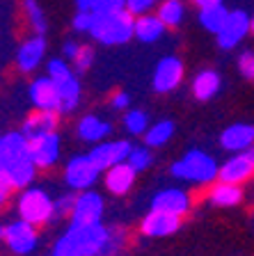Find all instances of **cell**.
I'll return each instance as SVG.
<instances>
[{"label": "cell", "instance_id": "21", "mask_svg": "<svg viewBox=\"0 0 254 256\" xmlns=\"http://www.w3.org/2000/svg\"><path fill=\"white\" fill-rule=\"evenodd\" d=\"M167 26L158 18V14H142L135 16V39L142 44H154L165 34Z\"/></svg>", "mask_w": 254, "mask_h": 256}, {"label": "cell", "instance_id": "30", "mask_svg": "<svg viewBox=\"0 0 254 256\" xmlns=\"http://www.w3.org/2000/svg\"><path fill=\"white\" fill-rule=\"evenodd\" d=\"M23 12H26L28 26L32 28V32L35 34H44L48 23H46V14H44L42 5H39L37 0H23Z\"/></svg>", "mask_w": 254, "mask_h": 256}, {"label": "cell", "instance_id": "18", "mask_svg": "<svg viewBox=\"0 0 254 256\" xmlns=\"http://www.w3.org/2000/svg\"><path fill=\"white\" fill-rule=\"evenodd\" d=\"M58 122H60V112L37 110L23 122L21 133L26 135L28 140L39 138V135H46V133H55V130H58Z\"/></svg>", "mask_w": 254, "mask_h": 256}, {"label": "cell", "instance_id": "29", "mask_svg": "<svg viewBox=\"0 0 254 256\" xmlns=\"http://www.w3.org/2000/svg\"><path fill=\"white\" fill-rule=\"evenodd\" d=\"M158 18L165 23L167 28H179L181 21H183L185 16V7L181 0H163L158 5Z\"/></svg>", "mask_w": 254, "mask_h": 256}, {"label": "cell", "instance_id": "44", "mask_svg": "<svg viewBox=\"0 0 254 256\" xmlns=\"http://www.w3.org/2000/svg\"><path fill=\"white\" fill-rule=\"evenodd\" d=\"M78 12H94V0H76Z\"/></svg>", "mask_w": 254, "mask_h": 256}, {"label": "cell", "instance_id": "31", "mask_svg": "<svg viewBox=\"0 0 254 256\" xmlns=\"http://www.w3.org/2000/svg\"><path fill=\"white\" fill-rule=\"evenodd\" d=\"M124 128L131 135H144L149 128V117L144 110H128L124 114Z\"/></svg>", "mask_w": 254, "mask_h": 256}, {"label": "cell", "instance_id": "43", "mask_svg": "<svg viewBox=\"0 0 254 256\" xmlns=\"http://www.w3.org/2000/svg\"><path fill=\"white\" fill-rule=\"evenodd\" d=\"M78 50H80V46L76 42H67L62 46V58L67 60V62H74L76 55H78Z\"/></svg>", "mask_w": 254, "mask_h": 256}, {"label": "cell", "instance_id": "40", "mask_svg": "<svg viewBox=\"0 0 254 256\" xmlns=\"http://www.w3.org/2000/svg\"><path fill=\"white\" fill-rule=\"evenodd\" d=\"M92 23H94V12H78V14L74 16L71 26H74L76 32H90Z\"/></svg>", "mask_w": 254, "mask_h": 256}, {"label": "cell", "instance_id": "48", "mask_svg": "<svg viewBox=\"0 0 254 256\" xmlns=\"http://www.w3.org/2000/svg\"><path fill=\"white\" fill-rule=\"evenodd\" d=\"M3 238H5V224L0 222V240H3Z\"/></svg>", "mask_w": 254, "mask_h": 256}, {"label": "cell", "instance_id": "4", "mask_svg": "<svg viewBox=\"0 0 254 256\" xmlns=\"http://www.w3.org/2000/svg\"><path fill=\"white\" fill-rule=\"evenodd\" d=\"M3 242L14 256H30L39 245V234L37 226L26 220H14V222L5 224V238Z\"/></svg>", "mask_w": 254, "mask_h": 256}, {"label": "cell", "instance_id": "13", "mask_svg": "<svg viewBox=\"0 0 254 256\" xmlns=\"http://www.w3.org/2000/svg\"><path fill=\"white\" fill-rule=\"evenodd\" d=\"M30 160L39 170H48L60 160V135L46 133L30 140Z\"/></svg>", "mask_w": 254, "mask_h": 256}, {"label": "cell", "instance_id": "37", "mask_svg": "<svg viewBox=\"0 0 254 256\" xmlns=\"http://www.w3.org/2000/svg\"><path fill=\"white\" fill-rule=\"evenodd\" d=\"M76 206V197L74 194H60L55 199V218H71Z\"/></svg>", "mask_w": 254, "mask_h": 256}, {"label": "cell", "instance_id": "38", "mask_svg": "<svg viewBox=\"0 0 254 256\" xmlns=\"http://www.w3.org/2000/svg\"><path fill=\"white\" fill-rule=\"evenodd\" d=\"M238 71L245 80L254 82V53L252 50H245L238 55Z\"/></svg>", "mask_w": 254, "mask_h": 256}, {"label": "cell", "instance_id": "8", "mask_svg": "<svg viewBox=\"0 0 254 256\" xmlns=\"http://www.w3.org/2000/svg\"><path fill=\"white\" fill-rule=\"evenodd\" d=\"M254 176V144L249 149L233 154L229 160H224L217 172V181L233 183V186H243Z\"/></svg>", "mask_w": 254, "mask_h": 256}, {"label": "cell", "instance_id": "14", "mask_svg": "<svg viewBox=\"0 0 254 256\" xmlns=\"http://www.w3.org/2000/svg\"><path fill=\"white\" fill-rule=\"evenodd\" d=\"M28 96H30V103L37 110L60 112V92L58 85L53 82V78H48V76L35 78L30 82V87H28Z\"/></svg>", "mask_w": 254, "mask_h": 256}, {"label": "cell", "instance_id": "50", "mask_svg": "<svg viewBox=\"0 0 254 256\" xmlns=\"http://www.w3.org/2000/svg\"><path fill=\"white\" fill-rule=\"evenodd\" d=\"M156 2H158V0H156Z\"/></svg>", "mask_w": 254, "mask_h": 256}, {"label": "cell", "instance_id": "1", "mask_svg": "<svg viewBox=\"0 0 254 256\" xmlns=\"http://www.w3.org/2000/svg\"><path fill=\"white\" fill-rule=\"evenodd\" d=\"M92 39L103 46H122L135 37V16L128 10L110 12V14H94V23L90 30Z\"/></svg>", "mask_w": 254, "mask_h": 256}, {"label": "cell", "instance_id": "15", "mask_svg": "<svg viewBox=\"0 0 254 256\" xmlns=\"http://www.w3.org/2000/svg\"><path fill=\"white\" fill-rule=\"evenodd\" d=\"M46 58V39L44 34H32L16 50V69L21 74H32Z\"/></svg>", "mask_w": 254, "mask_h": 256}, {"label": "cell", "instance_id": "10", "mask_svg": "<svg viewBox=\"0 0 254 256\" xmlns=\"http://www.w3.org/2000/svg\"><path fill=\"white\" fill-rule=\"evenodd\" d=\"M103 210H106V204L103 197L94 190H83L80 194H76V206L74 213H71V224H99L103 220Z\"/></svg>", "mask_w": 254, "mask_h": 256}, {"label": "cell", "instance_id": "47", "mask_svg": "<svg viewBox=\"0 0 254 256\" xmlns=\"http://www.w3.org/2000/svg\"><path fill=\"white\" fill-rule=\"evenodd\" d=\"M7 197H10V190H7V188H3L0 186V208L5 206L7 204Z\"/></svg>", "mask_w": 254, "mask_h": 256}, {"label": "cell", "instance_id": "26", "mask_svg": "<svg viewBox=\"0 0 254 256\" xmlns=\"http://www.w3.org/2000/svg\"><path fill=\"white\" fill-rule=\"evenodd\" d=\"M5 142V154L7 160H21V158H30V140L21 133V130H12V133L3 135Z\"/></svg>", "mask_w": 254, "mask_h": 256}, {"label": "cell", "instance_id": "6", "mask_svg": "<svg viewBox=\"0 0 254 256\" xmlns=\"http://www.w3.org/2000/svg\"><path fill=\"white\" fill-rule=\"evenodd\" d=\"M101 170L94 165V160L90 158V154L85 156H74L64 167V181L71 190H92L96 181H99Z\"/></svg>", "mask_w": 254, "mask_h": 256}, {"label": "cell", "instance_id": "11", "mask_svg": "<svg viewBox=\"0 0 254 256\" xmlns=\"http://www.w3.org/2000/svg\"><path fill=\"white\" fill-rule=\"evenodd\" d=\"M183 62L181 58L176 55H165L158 64H156L154 69V90L158 94H169V92H174L176 87L181 85V80H183Z\"/></svg>", "mask_w": 254, "mask_h": 256}, {"label": "cell", "instance_id": "9", "mask_svg": "<svg viewBox=\"0 0 254 256\" xmlns=\"http://www.w3.org/2000/svg\"><path fill=\"white\" fill-rule=\"evenodd\" d=\"M133 144L128 140H103L90 151V158L94 160V165L101 172H108L110 167L126 162L128 154H131Z\"/></svg>", "mask_w": 254, "mask_h": 256}, {"label": "cell", "instance_id": "22", "mask_svg": "<svg viewBox=\"0 0 254 256\" xmlns=\"http://www.w3.org/2000/svg\"><path fill=\"white\" fill-rule=\"evenodd\" d=\"M208 202L217 208H233L243 202V188L233 186V183L217 181L215 186H211L208 190Z\"/></svg>", "mask_w": 254, "mask_h": 256}, {"label": "cell", "instance_id": "25", "mask_svg": "<svg viewBox=\"0 0 254 256\" xmlns=\"http://www.w3.org/2000/svg\"><path fill=\"white\" fill-rule=\"evenodd\" d=\"M58 92H60V114H71L80 103V82L76 74L67 76V78L58 80Z\"/></svg>", "mask_w": 254, "mask_h": 256}, {"label": "cell", "instance_id": "49", "mask_svg": "<svg viewBox=\"0 0 254 256\" xmlns=\"http://www.w3.org/2000/svg\"><path fill=\"white\" fill-rule=\"evenodd\" d=\"M252 32H254V16H252Z\"/></svg>", "mask_w": 254, "mask_h": 256}, {"label": "cell", "instance_id": "46", "mask_svg": "<svg viewBox=\"0 0 254 256\" xmlns=\"http://www.w3.org/2000/svg\"><path fill=\"white\" fill-rule=\"evenodd\" d=\"M222 0H192V5L197 7V10H204V7H211V5H220Z\"/></svg>", "mask_w": 254, "mask_h": 256}, {"label": "cell", "instance_id": "17", "mask_svg": "<svg viewBox=\"0 0 254 256\" xmlns=\"http://www.w3.org/2000/svg\"><path fill=\"white\" fill-rule=\"evenodd\" d=\"M254 144V126L252 124H231L220 135V146L229 154H238V151L249 149Z\"/></svg>", "mask_w": 254, "mask_h": 256}, {"label": "cell", "instance_id": "20", "mask_svg": "<svg viewBox=\"0 0 254 256\" xmlns=\"http://www.w3.org/2000/svg\"><path fill=\"white\" fill-rule=\"evenodd\" d=\"M39 167L32 162L30 158H21V160H12L7 165V178H10L12 190H26L35 183Z\"/></svg>", "mask_w": 254, "mask_h": 256}, {"label": "cell", "instance_id": "32", "mask_svg": "<svg viewBox=\"0 0 254 256\" xmlns=\"http://www.w3.org/2000/svg\"><path fill=\"white\" fill-rule=\"evenodd\" d=\"M151 160H154L151 158V149L144 144V146H133L131 154H128V158H126V162L135 172H144V170L151 167Z\"/></svg>", "mask_w": 254, "mask_h": 256}, {"label": "cell", "instance_id": "35", "mask_svg": "<svg viewBox=\"0 0 254 256\" xmlns=\"http://www.w3.org/2000/svg\"><path fill=\"white\" fill-rule=\"evenodd\" d=\"M53 256H80V252H78V247H76V242H74L69 231L64 236H60V240L55 242Z\"/></svg>", "mask_w": 254, "mask_h": 256}, {"label": "cell", "instance_id": "42", "mask_svg": "<svg viewBox=\"0 0 254 256\" xmlns=\"http://www.w3.org/2000/svg\"><path fill=\"white\" fill-rule=\"evenodd\" d=\"M128 106H131V96H128L126 92H117V94L112 96V108H115V110H126Z\"/></svg>", "mask_w": 254, "mask_h": 256}, {"label": "cell", "instance_id": "19", "mask_svg": "<svg viewBox=\"0 0 254 256\" xmlns=\"http://www.w3.org/2000/svg\"><path fill=\"white\" fill-rule=\"evenodd\" d=\"M135 174H138V172L133 170L128 162H119V165L110 167V170L106 172V188H108V192L117 194V197L126 194V192L135 186Z\"/></svg>", "mask_w": 254, "mask_h": 256}, {"label": "cell", "instance_id": "41", "mask_svg": "<svg viewBox=\"0 0 254 256\" xmlns=\"http://www.w3.org/2000/svg\"><path fill=\"white\" fill-rule=\"evenodd\" d=\"M154 5H156V0H126V10L133 16L149 14V12L154 10Z\"/></svg>", "mask_w": 254, "mask_h": 256}, {"label": "cell", "instance_id": "5", "mask_svg": "<svg viewBox=\"0 0 254 256\" xmlns=\"http://www.w3.org/2000/svg\"><path fill=\"white\" fill-rule=\"evenodd\" d=\"M74 238L76 247H78L80 256H101L103 247L108 242V236H110V226L106 224H69V229H67Z\"/></svg>", "mask_w": 254, "mask_h": 256}, {"label": "cell", "instance_id": "23", "mask_svg": "<svg viewBox=\"0 0 254 256\" xmlns=\"http://www.w3.org/2000/svg\"><path fill=\"white\" fill-rule=\"evenodd\" d=\"M76 130H78L80 140L99 144L112 133V126L108 122H103V119H99L96 114H85V117L78 122V128H76Z\"/></svg>", "mask_w": 254, "mask_h": 256}, {"label": "cell", "instance_id": "33", "mask_svg": "<svg viewBox=\"0 0 254 256\" xmlns=\"http://www.w3.org/2000/svg\"><path fill=\"white\" fill-rule=\"evenodd\" d=\"M124 242H126V231L119 229V226H110V236H108V242H106V247H103V252H101V256L119 254Z\"/></svg>", "mask_w": 254, "mask_h": 256}, {"label": "cell", "instance_id": "12", "mask_svg": "<svg viewBox=\"0 0 254 256\" xmlns=\"http://www.w3.org/2000/svg\"><path fill=\"white\" fill-rule=\"evenodd\" d=\"M181 229V218L172 213H165V210H156L151 208L147 215L140 222V231H142L147 238H165V236H172Z\"/></svg>", "mask_w": 254, "mask_h": 256}, {"label": "cell", "instance_id": "36", "mask_svg": "<svg viewBox=\"0 0 254 256\" xmlns=\"http://www.w3.org/2000/svg\"><path fill=\"white\" fill-rule=\"evenodd\" d=\"M92 62H94V50H92L90 46H80L78 55H76V60H74L76 74H85V71H90Z\"/></svg>", "mask_w": 254, "mask_h": 256}, {"label": "cell", "instance_id": "28", "mask_svg": "<svg viewBox=\"0 0 254 256\" xmlns=\"http://www.w3.org/2000/svg\"><path fill=\"white\" fill-rule=\"evenodd\" d=\"M174 135V124L169 122V119H163V122H156L154 126L147 128V133H144V144H147L149 149H156V146H163L172 140Z\"/></svg>", "mask_w": 254, "mask_h": 256}, {"label": "cell", "instance_id": "3", "mask_svg": "<svg viewBox=\"0 0 254 256\" xmlns=\"http://www.w3.org/2000/svg\"><path fill=\"white\" fill-rule=\"evenodd\" d=\"M16 213L35 226H44L55 218V199L42 188H26L16 199Z\"/></svg>", "mask_w": 254, "mask_h": 256}, {"label": "cell", "instance_id": "45", "mask_svg": "<svg viewBox=\"0 0 254 256\" xmlns=\"http://www.w3.org/2000/svg\"><path fill=\"white\" fill-rule=\"evenodd\" d=\"M10 165V160H7V154H5V142H3V135H0V170H5Z\"/></svg>", "mask_w": 254, "mask_h": 256}, {"label": "cell", "instance_id": "34", "mask_svg": "<svg viewBox=\"0 0 254 256\" xmlns=\"http://www.w3.org/2000/svg\"><path fill=\"white\" fill-rule=\"evenodd\" d=\"M74 71H71L69 62L64 58H53V60H48L46 64V76L48 78H53V82H58V80L67 78V76H71Z\"/></svg>", "mask_w": 254, "mask_h": 256}, {"label": "cell", "instance_id": "2", "mask_svg": "<svg viewBox=\"0 0 254 256\" xmlns=\"http://www.w3.org/2000/svg\"><path fill=\"white\" fill-rule=\"evenodd\" d=\"M169 172H172L174 178H181V181L197 183V186H211V183L217 181L220 167H217L215 158L208 156L206 151L190 149L183 158L176 160Z\"/></svg>", "mask_w": 254, "mask_h": 256}, {"label": "cell", "instance_id": "24", "mask_svg": "<svg viewBox=\"0 0 254 256\" xmlns=\"http://www.w3.org/2000/svg\"><path fill=\"white\" fill-rule=\"evenodd\" d=\"M222 87V78L217 71H199V74L192 78V96H195L197 101H211L213 96L220 92Z\"/></svg>", "mask_w": 254, "mask_h": 256}, {"label": "cell", "instance_id": "7", "mask_svg": "<svg viewBox=\"0 0 254 256\" xmlns=\"http://www.w3.org/2000/svg\"><path fill=\"white\" fill-rule=\"evenodd\" d=\"M247 32H252V16L243 10H233L229 12L227 21L222 23L220 32H217V46L222 48V50H231L236 48L245 37H247Z\"/></svg>", "mask_w": 254, "mask_h": 256}, {"label": "cell", "instance_id": "27", "mask_svg": "<svg viewBox=\"0 0 254 256\" xmlns=\"http://www.w3.org/2000/svg\"><path fill=\"white\" fill-rule=\"evenodd\" d=\"M229 16V10L220 2V5H211V7H204V10H199V23L204 30L213 32V34H217L220 32V28H222V23L227 21Z\"/></svg>", "mask_w": 254, "mask_h": 256}, {"label": "cell", "instance_id": "39", "mask_svg": "<svg viewBox=\"0 0 254 256\" xmlns=\"http://www.w3.org/2000/svg\"><path fill=\"white\" fill-rule=\"evenodd\" d=\"M122 10H126V0H94V14H110Z\"/></svg>", "mask_w": 254, "mask_h": 256}, {"label": "cell", "instance_id": "16", "mask_svg": "<svg viewBox=\"0 0 254 256\" xmlns=\"http://www.w3.org/2000/svg\"><path fill=\"white\" fill-rule=\"evenodd\" d=\"M151 208L183 218L185 213H190L192 199H190V194L185 190H181V188H165V190L156 192V197L151 199Z\"/></svg>", "mask_w": 254, "mask_h": 256}]
</instances>
